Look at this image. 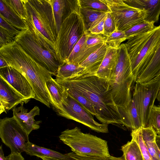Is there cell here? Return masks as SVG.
Listing matches in <instances>:
<instances>
[{
	"label": "cell",
	"instance_id": "cell-44",
	"mask_svg": "<svg viewBox=\"0 0 160 160\" xmlns=\"http://www.w3.org/2000/svg\"><path fill=\"white\" fill-rule=\"evenodd\" d=\"M9 66L5 60L0 55V68Z\"/></svg>",
	"mask_w": 160,
	"mask_h": 160
},
{
	"label": "cell",
	"instance_id": "cell-41",
	"mask_svg": "<svg viewBox=\"0 0 160 160\" xmlns=\"http://www.w3.org/2000/svg\"><path fill=\"white\" fill-rule=\"evenodd\" d=\"M15 36L0 27V48L15 41Z\"/></svg>",
	"mask_w": 160,
	"mask_h": 160
},
{
	"label": "cell",
	"instance_id": "cell-34",
	"mask_svg": "<svg viewBox=\"0 0 160 160\" xmlns=\"http://www.w3.org/2000/svg\"><path fill=\"white\" fill-rule=\"evenodd\" d=\"M149 127L153 128L160 137V105L153 106L148 121L147 127Z\"/></svg>",
	"mask_w": 160,
	"mask_h": 160
},
{
	"label": "cell",
	"instance_id": "cell-38",
	"mask_svg": "<svg viewBox=\"0 0 160 160\" xmlns=\"http://www.w3.org/2000/svg\"><path fill=\"white\" fill-rule=\"evenodd\" d=\"M67 154L70 157L75 160H125L123 156L119 157L111 155L108 157L86 156L77 154L73 152Z\"/></svg>",
	"mask_w": 160,
	"mask_h": 160
},
{
	"label": "cell",
	"instance_id": "cell-2",
	"mask_svg": "<svg viewBox=\"0 0 160 160\" xmlns=\"http://www.w3.org/2000/svg\"><path fill=\"white\" fill-rule=\"evenodd\" d=\"M0 55L8 65L17 70L27 79L35 94L34 99L50 108L46 83L52 74L27 54L15 41L0 48Z\"/></svg>",
	"mask_w": 160,
	"mask_h": 160
},
{
	"label": "cell",
	"instance_id": "cell-47",
	"mask_svg": "<svg viewBox=\"0 0 160 160\" xmlns=\"http://www.w3.org/2000/svg\"><path fill=\"white\" fill-rule=\"evenodd\" d=\"M152 79L156 80H160V70L157 73L155 77Z\"/></svg>",
	"mask_w": 160,
	"mask_h": 160
},
{
	"label": "cell",
	"instance_id": "cell-23",
	"mask_svg": "<svg viewBox=\"0 0 160 160\" xmlns=\"http://www.w3.org/2000/svg\"><path fill=\"white\" fill-rule=\"evenodd\" d=\"M160 70V42L155 53L150 62L136 80V83L149 81Z\"/></svg>",
	"mask_w": 160,
	"mask_h": 160
},
{
	"label": "cell",
	"instance_id": "cell-33",
	"mask_svg": "<svg viewBox=\"0 0 160 160\" xmlns=\"http://www.w3.org/2000/svg\"><path fill=\"white\" fill-rule=\"evenodd\" d=\"M81 7L108 12H110L105 0H78Z\"/></svg>",
	"mask_w": 160,
	"mask_h": 160
},
{
	"label": "cell",
	"instance_id": "cell-8",
	"mask_svg": "<svg viewBox=\"0 0 160 160\" xmlns=\"http://www.w3.org/2000/svg\"><path fill=\"white\" fill-rule=\"evenodd\" d=\"M59 137L77 154L98 157L110 156L107 141L89 133H84L77 127L65 130Z\"/></svg>",
	"mask_w": 160,
	"mask_h": 160
},
{
	"label": "cell",
	"instance_id": "cell-12",
	"mask_svg": "<svg viewBox=\"0 0 160 160\" xmlns=\"http://www.w3.org/2000/svg\"><path fill=\"white\" fill-rule=\"evenodd\" d=\"M160 87V80L152 79L149 82L136 83V89L139 99L142 127H147L148 121Z\"/></svg>",
	"mask_w": 160,
	"mask_h": 160
},
{
	"label": "cell",
	"instance_id": "cell-5",
	"mask_svg": "<svg viewBox=\"0 0 160 160\" xmlns=\"http://www.w3.org/2000/svg\"><path fill=\"white\" fill-rule=\"evenodd\" d=\"M160 42V25L134 36L125 43L135 82L154 56Z\"/></svg>",
	"mask_w": 160,
	"mask_h": 160
},
{
	"label": "cell",
	"instance_id": "cell-26",
	"mask_svg": "<svg viewBox=\"0 0 160 160\" xmlns=\"http://www.w3.org/2000/svg\"><path fill=\"white\" fill-rule=\"evenodd\" d=\"M84 69L79 64L64 61L59 66L56 75V79L64 80L78 75Z\"/></svg>",
	"mask_w": 160,
	"mask_h": 160
},
{
	"label": "cell",
	"instance_id": "cell-3",
	"mask_svg": "<svg viewBox=\"0 0 160 160\" xmlns=\"http://www.w3.org/2000/svg\"><path fill=\"white\" fill-rule=\"evenodd\" d=\"M25 21L28 28L21 30L15 41L35 61L56 76L61 64L56 51L32 23Z\"/></svg>",
	"mask_w": 160,
	"mask_h": 160
},
{
	"label": "cell",
	"instance_id": "cell-45",
	"mask_svg": "<svg viewBox=\"0 0 160 160\" xmlns=\"http://www.w3.org/2000/svg\"><path fill=\"white\" fill-rule=\"evenodd\" d=\"M155 148L158 156L160 160V148L157 145V143L155 144Z\"/></svg>",
	"mask_w": 160,
	"mask_h": 160
},
{
	"label": "cell",
	"instance_id": "cell-24",
	"mask_svg": "<svg viewBox=\"0 0 160 160\" xmlns=\"http://www.w3.org/2000/svg\"><path fill=\"white\" fill-rule=\"evenodd\" d=\"M51 1L58 33L63 20L71 11L74 0H51Z\"/></svg>",
	"mask_w": 160,
	"mask_h": 160
},
{
	"label": "cell",
	"instance_id": "cell-21",
	"mask_svg": "<svg viewBox=\"0 0 160 160\" xmlns=\"http://www.w3.org/2000/svg\"><path fill=\"white\" fill-rule=\"evenodd\" d=\"M46 85L51 104L57 109L67 96L68 93L64 88L52 78L46 82Z\"/></svg>",
	"mask_w": 160,
	"mask_h": 160
},
{
	"label": "cell",
	"instance_id": "cell-28",
	"mask_svg": "<svg viewBox=\"0 0 160 160\" xmlns=\"http://www.w3.org/2000/svg\"><path fill=\"white\" fill-rule=\"evenodd\" d=\"M121 150L125 160H144L138 144L133 139L122 146Z\"/></svg>",
	"mask_w": 160,
	"mask_h": 160
},
{
	"label": "cell",
	"instance_id": "cell-39",
	"mask_svg": "<svg viewBox=\"0 0 160 160\" xmlns=\"http://www.w3.org/2000/svg\"><path fill=\"white\" fill-rule=\"evenodd\" d=\"M116 28L112 15L110 12H107L104 25L103 33L107 37L116 31Z\"/></svg>",
	"mask_w": 160,
	"mask_h": 160
},
{
	"label": "cell",
	"instance_id": "cell-36",
	"mask_svg": "<svg viewBox=\"0 0 160 160\" xmlns=\"http://www.w3.org/2000/svg\"><path fill=\"white\" fill-rule=\"evenodd\" d=\"M9 6L22 19L28 20L27 12L22 0H4Z\"/></svg>",
	"mask_w": 160,
	"mask_h": 160
},
{
	"label": "cell",
	"instance_id": "cell-31",
	"mask_svg": "<svg viewBox=\"0 0 160 160\" xmlns=\"http://www.w3.org/2000/svg\"><path fill=\"white\" fill-rule=\"evenodd\" d=\"M62 86L64 88L68 94L76 100L92 115L96 118L97 117L98 115L94 108L86 98L73 88L65 86Z\"/></svg>",
	"mask_w": 160,
	"mask_h": 160
},
{
	"label": "cell",
	"instance_id": "cell-14",
	"mask_svg": "<svg viewBox=\"0 0 160 160\" xmlns=\"http://www.w3.org/2000/svg\"><path fill=\"white\" fill-rule=\"evenodd\" d=\"M118 109L123 125L132 130L142 127L139 99L134 88L132 100L129 104L125 108H118Z\"/></svg>",
	"mask_w": 160,
	"mask_h": 160
},
{
	"label": "cell",
	"instance_id": "cell-42",
	"mask_svg": "<svg viewBox=\"0 0 160 160\" xmlns=\"http://www.w3.org/2000/svg\"><path fill=\"white\" fill-rule=\"evenodd\" d=\"M0 27L15 36L19 33L20 31L7 21L1 15H0Z\"/></svg>",
	"mask_w": 160,
	"mask_h": 160
},
{
	"label": "cell",
	"instance_id": "cell-25",
	"mask_svg": "<svg viewBox=\"0 0 160 160\" xmlns=\"http://www.w3.org/2000/svg\"><path fill=\"white\" fill-rule=\"evenodd\" d=\"M0 15L20 31L28 28L26 21L20 17L4 0H0Z\"/></svg>",
	"mask_w": 160,
	"mask_h": 160
},
{
	"label": "cell",
	"instance_id": "cell-30",
	"mask_svg": "<svg viewBox=\"0 0 160 160\" xmlns=\"http://www.w3.org/2000/svg\"><path fill=\"white\" fill-rule=\"evenodd\" d=\"M156 27L154 23L144 20L124 32L128 40L134 36L151 31Z\"/></svg>",
	"mask_w": 160,
	"mask_h": 160
},
{
	"label": "cell",
	"instance_id": "cell-43",
	"mask_svg": "<svg viewBox=\"0 0 160 160\" xmlns=\"http://www.w3.org/2000/svg\"><path fill=\"white\" fill-rule=\"evenodd\" d=\"M0 160H25L21 153L11 152L7 156L5 157L1 145L0 147Z\"/></svg>",
	"mask_w": 160,
	"mask_h": 160
},
{
	"label": "cell",
	"instance_id": "cell-6",
	"mask_svg": "<svg viewBox=\"0 0 160 160\" xmlns=\"http://www.w3.org/2000/svg\"><path fill=\"white\" fill-rule=\"evenodd\" d=\"M86 31L79 0H74L70 12L62 23L56 42L57 54L61 64L67 59Z\"/></svg>",
	"mask_w": 160,
	"mask_h": 160
},
{
	"label": "cell",
	"instance_id": "cell-37",
	"mask_svg": "<svg viewBox=\"0 0 160 160\" xmlns=\"http://www.w3.org/2000/svg\"><path fill=\"white\" fill-rule=\"evenodd\" d=\"M86 43L88 47H92L101 43H106V37L102 34H94L86 31Z\"/></svg>",
	"mask_w": 160,
	"mask_h": 160
},
{
	"label": "cell",
	"instance_id": "cell-32",
	"mask_svg": "<svg viewBox=\"0 0 160 160\" xmlns=\"http://www.w3.org/2000/svg\"><path fill=\"white\" fill-rule=\"evenodd\" d=\"M141 128L132 130L131 135L138 144L144 160H152L142 138Z\"/></svg>",
	"mask_w": 160,
	"mask_h": 160
},
{
	"label": "cell",
	"instance_id": "cell-11",
	"mask_svg": "<svg viewBox=\"0 0 160 160\" xmlns=\"http://www.w3.org/2000/svg\"><path fill=\"white\" fill-rule=\"evenodd\" d=\"M0 137L11 152H25L26 144L29 141L28 135L13 116L0 119Z\"/></svg>",
	"mask_w": 160,
	"mask_h": 160
},
{
	"label": "cell",
	"instance_id": "cell-19",
	"mask_svg": "<svg viewBox=\"0 0 160 160\" xmlns=\"http://www.w3.org/2000/svg\"><path fill=\"white\" fill-rule=\"evenodd\" d=\"M86 39L85 32L76 44L69 56L65 61L80 64L104 43H101L94 46L90 47L87 46L86 43Z\"/></svg>",
	"mask_w": 160,
	"mask_h": 160
},
{
	"label": "cell",
	"instance_id": "cell-46",
	"mask_svg": "<svg viewBox=\"0 0 160 160\" xmlns=\"http://www.w3.org/2000/svg\"><path fill=\"white\" fill-rule=\"evenodd\" d=\"M40 158H41L42 159V160H61L56 158H50L45 157H41ZM73 160H75L73 159Z\"/></svg>",
	"mask_w": 160,
	"mask_h": 160
},
{
	"label": "cell",
	"instance_id": "cell-20",
	"mask_svg": "<svg viewBox=\"0 0 160 160\" xmlns=\"http://www.w3.org/2000/svg\"><path fill=\"white\" fill-rule=\"evenodd\" d=\"M118 48L108 47L106 55L96 76L101 78L109 80L117 62Z\"/></svg>",
	"mask_w": 160,
	"mask_h": 160
},
{
	"label": "cell",
	"instance_id": "cell-15",
	"mask_svg": "<svg viewBox=\"0 0 160 160\" xmlns=\"http://www.w3.org/2000/svg\"><path fill=\"white\" fill-rule=\"evenodd\" d=\"M24 102L21 103L19 107H15L12 109L13 116L29 135L32 130L40 128L39 124L42 121H36L34 118L40 114V109L38 106H35L28 112V109L23 107Z\"/></svg>",
	"mask_w": 160,
	"mask_h": 160
},
{
	"label": "cell",
	"instance_id": "cell-17",
	"mask_svg": "<svg viewBox=\"0 0 160 160\" xmlns=\"http://www.w3.org/2000/svg\"><path fill=\"white\" fill-rule=\"evenodd\" d=\"M123 0L132 7L146 11L144 21L154 23L158 21L160 15V0Z\"/></svg>",
	"mask_w": 160,
	"mask_h": 160
},
{
	"label": "cell",
	"instance_id": "cell-13",
	"mask_svg": "<svg viewBox=\"0 0 160 160\" xmlns=\"http://www.w3.org/2000/svg\"><path fill=\"white\" fill-rule=\"evenodd\" d=\"M0 78L28 102L34 98L33 89L26 78L14 68L9 66L0 68Z\"/></svg>",
	"mask_w": 160,
	"mask_h": 160
},
{
	"label": "cell",
	"instance_id": "cell-48",
	"mask_svg": "<svg viewBox=\"0 0 160 160\" xmlns=\"http://www.w3.org/2000/svg\"><path fill=\"white\" fill-rule=\"evenodd\" d=\"M156 99L159 102V104H160V87Z\"/></svg>",
	"mask_w": 160,
	"mask_h": 160
},
{
	"label": "cell",
	"instance_id": "cell-18",
	"mask_svg": "<svg viewBox=\"0 0 160 160\" xmlns=\"http://www.w3.org/2000/svg\"><path fill=\"white\" fill-rule=\"evenodd\" d=\"M108 46L106 43L91 53L79 65L85 68L80 74L95 75L107 52Z\"/></svg>",
	"mask_w": 160,
	"mask_h": 160
},
{
	"label": "cell",
	"instance_id": "cell-29",
	"mask_svg": "<svg viewBox=\"0 0 160 160\" xmlns=\"http://www.w3.org/2000/svg\"><path fill=\"white\" fill-rule=\"evenodd\" d=\"M80 10L86 31H88L94 23L100 17L107 12L80 6Z\"/></svg>",
	"mask_w": 160,
	"mask_h": 160
},
{
	"label": "cell",
	"instance_id": "cell-9",
	"mask_svg": "<svg viewBox=\"0 0 160 160\" xmlns=\"http://www.w3.org/2000/svg\"><path fill=\"white\" fill-rule=\"evenodd\" d=\"M56 110L58 115L81 123L97 132H108V125L96 121L88 111L68 94Z\"/></svg>",
	"mask_w": 160,
	"mask_h": 160
},
{
	"label": "cell",
	"instance_id": "cell-4",
	"mask_svg": "<svg viewBox=\"0 0 160 160\" xmlns=\"http://www.w3.org/2000/svg\"><path fill=\"white\" fill-rule=\"evenodd\" d=\"M117 51V62L109 81L115 104L118 108H124L132 100L131 89L135 80L125 44H121Z\"/></svg>",
	"mask_w": 160,
	"mask_h": 160
},
{
	"label": "cell",
	"instance_id": "cell-35",
	"mask_svg": "<svg viewBox=\"0 0 160 160\" xmlns=\"http://www.w3.org/2000/svg\"><path fill=\"white\" fill-rule=\"evenodd\" d=\"M126 40L127 38L124 31L116 30L106 37V43L109 47L118 48L121 43Z\"/></svg>",
	"mask_w": 160,
	"mask_h": 160
},
{
	"label": "cell",
	"instance_id": "cell-22",
	"mask_svg": "<svg viewBox=\"0 0 160 160\" xmlns=\"http://www.w3.org/2000/svg\"><path fill=\"white\" fill-rule=\"evenodd\" d=\"M25 152L31 156L53 158L61 160H73L67 153L62 154L53 150L40 147L29 141L26 144Z\"/></svg>",
	"mask_w": 160,
	"mask_h": 160
},
{
	"label": "cell",
	"instance_id": "cell-16",
	"mask_svg": "<svg viewBox=\"0 0 160 160\" xmlns=\"http://www.w3.org/2000/svg\"><path fill=\"white\" fill-rule=\"evenodd\" d=\"M28 102L0 78V114L12 109L19 103Z\"/></svg>",
	"mask_w": 160,
	"mask_h": 160
},
{
	"label": "cell",
	"instance_id": "cell-10",
	"mask_svg": "<svg viewBox=\"0 0 160 160\" xmlns=\"http://www.w3.org/2000/svg\"><path fill=\"white\" fill-rule=\"evenodd\" d=\"M114 21L116 30L125 31L144 20L146 11L132 7L123 0H105Z\"/></svg>",
	"mask_w": 160,
	"mask_h": 160
},
{
	"label": "cell",
	"instance_id": "cell-40",
	"mask_svg": "<svg viewBox=\"0 0 160 160\" xmlns=\"http://www.w3.org/2000/svg\"><path fill=\"white\" fill-rule=\"evenodd\" d=\"M108 12L100 17L92 25L88 31L94 34L103 33V27L105 18Z\"/></svg>",
	"mask_w": 160,
	"mask_h": 160
},
{
	"label": "cell",
	"instance_id": "cell-7",
	"mask_svg": "<svg viewBox=\"0 0 160 160\" xmlns=\"http://www.w3.org/2000/svg\"><path fill=\"white\" fill-rule=\"evenodd\" d=\"M28 20L56 51L58 32L51 0H22Z\"/></svg>",
	"mask_w": 160,
	"mask_h": 160
},
{
	"label": "cell",
	"instance_id": "cell-27",
	"mask_svg": "<svg viewBox=\"0 0 160 160\" xmlns=\"http://www.w3.org/2000/svg\"><path fill=\"white\" fill-rule=\"evenodd\" d=\"M142 136L152 160H159L156 151L155 144L157 134L151 127H142Z\"/></svg>",
	"mask_w": 160,
	"mask_h": 160
},
{
	"label": "cell",
	"instance_id": "cell-1",
	"mask_svg": "<svg viewBox=\"0 0 160 160\" xmlns=\"http://www.w3.org/2000/svg\"><path fill=\"white\" fill-rule=\"evenodd\" d=\"M55 80L60 85L73 88L86 98L94 108L97 118L102 123L123 125L112 98L109 80L96 75L81 74L65 79Z\"/></svg>",
	"mask_w": 160,
	"mask_h": 160
}]
</instances>
